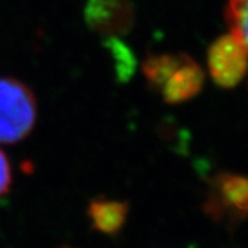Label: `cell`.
<instances>
[{"label":"cell","mask_w":248,"mask_h":248,"mask_svg":"<svg viewBox=\"0 0 248 248\" xmlns=\"http://www.w3.org/2000/svg\"><path fill=\"white\" fill-rule=\"evenodd\" d=\"M143 75L171 105L195 97L204 83L202 68L186 54L151 55L143 63Z\"/></svg>","instance_id":"1"},{"label":"cell","mask_w":248,"mask_h":248,"mask_svg":"<svg viewBox=\"0 0 248 248\" xmlns=\"http://www.w3.org/2000/svg\"><path fill=\"white\" fill-rule=\"evenodd\" d=\"M37 105L32 90L13 78H0V142L22 141L33 130Z\"/></svg>","instance_id":"2"},{"label":"cell","mask_w":248,"mask_h":248,"mask_svg":"<svg viewBox=\"0 0 248 248\" xmlns=\"http://www.w3.org/2000/svg\"><path fill=\"white\" fill-rule=\"evenodd\" d=\"M207 62L214 81L223 89L239 84L248 72V54L233 33L221 36L214 42Z\"/></svg>","instance_id":"3"},{"label":"cell","mask_w":248,"mask_h":248,"mask_svg":"<svg viewBox=\"0 0 248 248\" xmlns=\"http://www.w3.org/2000/svg\"><path fill=\"white\" fill-rule=\"evenodd\" d=\"M84 19L94 32L108 37L125 35L134 25V7L130 0H89Z\"/></svg>","instance_id":"4"},{"label":"cell","mask_w":248,"mask_h":248,"mask_svg":"<svg viewBox=\"0 0 248 248\" xmlns=\"http://www.w3.org/2000/svg\"><path fill=\"white\" fill-rule=\"evenodd\" d=\"M214 208L234 215H248V178L221 174L214 182Z\"/></svg>","instance_id":"5"},{"label":"cell","mask_w":248,"mask_h":248,"mask_svg":"<svg viewBox=\"0 0 248 248\" xmlns=\"http://www.w3.org/2000/svg\"><path fill=\"white\" fill-rule=\"evenodd\" d=\"M128 205L116 200H94L89 207V217L93 226L97 231L108 234H113L122 229L127 219Z\"/></svg>","instance_id":"6"},{"label":"cell","mask_w":248,"mask_h":248,"mask_svg":"<svg viewBox=\"0 0 248 248\" xmlns=\"http://www.w3.org/2000/svg\"><path fill=\"white\" fill-rule=\"evenodd\" d=\"M226 22L231 28V33L239 39L248 54V0L228 1Z\"/></svg>","instance_id":"7"},{"label":"cell","mask_w":248,"mask_h":248,"mask_svg":"<svg viewBox=\"0 0 248 248\" xmlns=\"http://www.w3.org/2000/svg\"><path fill=\"white\" fill-rule=\"evenodd\" d=\"M11 185V166L6 153L0 151V197L9 190Z\"/></svg>","instance_id":"8"}]
</instances>
